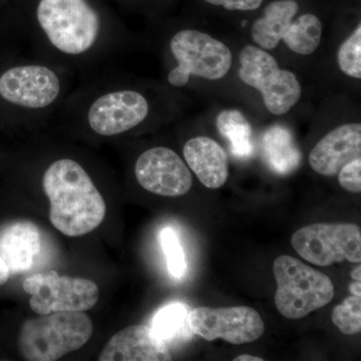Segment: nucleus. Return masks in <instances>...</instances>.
<instances>
[{
	"label": "nucleus",
	"instance_id": "obj_27",
	"mask_svg": "<svg viewBox=\"0 0 361 361\" xmlns=\"http://www.w3.org/2000/svg\"><path fill=\"white\" fill-rule=\"evenodd\" d=\"M9 277H11V272H9L8 268L6 267V263L4 262L1 256H0V286L6 283Z\"/></svg>",
	"mask_w": 361,
	"mask_h": 361
},
{
	"label": "nucleus",
	"instance_id": "obj_28",
	"mask_svg": "<svg viewBox=\"0 0 361 361\" xmlns=\"http://www.w3.org/2000/svg\"><path fill=\"white\" fill-rule=\"evenodd\" d=\"M234 361H263V358L257 357V356L249 355H243L237 356L235 357Z\"/></svg>",
	"mask_w": 361,
	"mask_h": 361
},
{
	"label": "nucleus",
	"instance_id": "obj_19",
	"mask_svg": "<svg viewBox=\"0 0 361 361\" xmlns=\"http://www.w3.org/2000/svg\"><path fill=\"white\" fill-rule=\"evenodd\" d=\"M216 126L220 135L229 142L233 155L240 159L249 158L253 155V130L241 111H221L216 120Z\"/></svg>",
	"mask_w": 361,
	"mask_h": 361
},
{
	"label": "nucleus",
	"instance_id": "obj_20",
	"mask_svg": "<svg viewBox=\"0 0 361 361\" xmlns=\"http://www.w3.org/2000/svg\"><path fill=\"white\" fill-rule=\"evenodd\" d=\"M322 37V21L314 14L305 13L292 21L282 40L295 54L310 56L319 47Z\"/></svg>",
	"mask_w": 361,
	"mask_h": 361
},
{
	"label": "nucleus",
	"instance_id": "obj_30",
	"mask_svg": "<svg viewBox=\"0 0 361 361\" xmlns=\"http://www.w3.org/2000/svg\"><path fill=\"white\" fill-rule=\"evenodd\" d=\"M360 272H361V267L360 266H358V268H355V270L351 272V276H353V279L355 280V281H360Z\"/></svg>",
	"mask_w": 361,
	"mask_h": 361
},
{
	"label": "nucleus",
	"instance_id": "obj_15",
	"mask_svg": "<svg viewBox=\"0 0 361 361\" xmlns=\"http://www.w3.org/2000/svg\"><path fill=\"white\" fill-rule=\"evenodd\" d=\"M40 245L39 229L32 222H14L0 230V256L11 275L30 270Z\"/></svg>",
	"mask_w": 361,
	"mask_h": 361
},
{
	"label": "nucleus",
	"instance_id": "obj_6",
	"mask_svg": "<svg viewBox=\"0 0 361 361\" xmlns=\"http://www.w3.org/2000/svg\"><path fill=\"white\" fill-rule=\"evenodd\" d=\"M239 77L262 94L266 109L272 115L288 113L301 97L296 75L281 70L276 59L261 47L247 45L240 54Z\"/></svg>",
	"mask_w": 361,
	"mask_h": 361
},
{
	"label": "nucleus",
	"instance_id": "obj_11",
	"mask_svg": "<svg viewBox=\"0 0 361 361\" xmlns=\"http://www.w3.org/2000/svg\"><path fill=\"white\" fill-rule=\"evenodd\" d=\"M59 90L58 75L42 66H16L0 77V96L25 108L51 106L58 99Z\"/></svg>",
	"mask_w": 361,
	"mask_h": 361
},
{
	"label": "nucleus",
	"instance_id": "obj_23",
	"mask_svg": "<svg viewBox=\"0 0 361 361\" xmlns=\"http://www.w3.org/2000/svg\"><path fill=\"white\" fill-rule=\"evenodd\" d=\"M161 244L167 258L169 272L173 277L180 279L186 272L187 263L177 232L173 228H165L161 232Z\"/></svg>",
	"mask_w": 361,
	"mask_h": 361
},
{
	"label": "nucleus",
	"instance_id": "obj_26",
	"mask_svg": "<svg viewBox=\"0 0 361 361\" xmlns=\"http://www.w3.org/2000/svg\"><path fill=\"white\" fill-rule=\"evenodd\" d=\"M213 6H223L228 11H255L262 4L263 0H205Z\"/></svg>",
	"mask_w": 361,
	"mask_h": 361
},
{
	"label": "nucleus",
	"instance_id": "obj_17",
	"mask_svg": "<svg viewBox=\"0 0 361 361\" xmlns=\"http://www.w3.org/2000/svg\"><path fill=\"white\" fill-rule=\"evenodd\" d=\"M299 11L295 0H276L266 7L264 16L254 23L252 39L262 49L271 51L279 44Z\"/></svg>",
	"mask_w": 361,
	"mask_h": 361
},
{
	"label": "nucleus",
	"instance_id": "obj_24",
	"mask_svg": "<svg viewBox=\"0 0 361 361\" xmlns=\"http://www.w3.org/2000/svg\"><path fill=\"white\" fill-rule=\"evenodd\" d=\"M339 68L348 77L361 78V25L339 49L337 54Z\"/></svg>",
	"mask_w": 361,
	"mask_h": 361
},
{
	"label": "nucleus",
	"instance_id": "obj_21",
	"mask_svg": "<svg viewBox=\"0 0 361 361\" xmlns=\"http://www.w3.org/2000/svg\"><path fill=\"white\" fill-rule=\"evenodd\" d=\"M188 306L175 302L161 308L154 316L151 329L161 341L170 342L184 336L188 326Z\"/></svg>",
	"mask_w": 361,
	"mask_h": 361
},
{
	"label": "nucleus",
	"instance_id": "obj_4",
	"mask_svg": "<svg viewBox=\"0 0 361 361\" xmlns=\"http://www.w3.org/2000/svg\"><path fill=\"white\" fill-rule=\"evenodd\" d=\"M37 20L56 49L71 56L94 44L101 21L87 0H40Z\"/></svg>",
	"mask_w": 361,
	"mask_h": 361
},
{
	"label": "nucleus",
	"instance_id": "obj_12",
	"mask_svg": "<svg viewBox=\"0 0 361 361\" xmlns=\"http://www.w3.org/2000/svg\"><path fill=\"white\" fill-rule=\"evenodd\" d=\"M148 114V102L140 92L118 90L94 102L89 111V123L97 134L111 137L134 129Z\"/></svg>",
	"mask_w": 361,
	"mask_h": 361
},
{
	"label": "nucleus",
	"instance_id": "obj_25",
	"mask_svg": "<svg viewBox=\"0 0 361 361\" xmlns=\"http://www.w3.org/2000/svg\"><path fill=\"white\" fill-rule=\"evenodd\" d=\"M338 180L341 186L350 193L361 192V158L346 164L339 171Z\"/></svg>",
	"mask_w": 361,
	"mask_h": 361
},
{
	"label": "nucleus",
	"instance_id": "obj_1",
	"mask_svg": "<svg viewBox=\"0 0 361 361\" xmlns=\"http://www.w3.org/2000/svg\"><path fill=\"white\" fill-rule=\"evenodd\" d=\"M42 184L49 201V220L66 236L89 234L103 223L106 202L77 161H54L45 171Z\"/></svg>",
	"mask_w": 361,
	"mask_h": 361
},
{
	"label": "nucleus",
	"instance_id": "obj_16",
	"mask_svg": "<svg viewBox=\"0 0 361 361\" xmlns=\"http://www.w3.org/2000/svg\"><path fill=\"white\" fill-rule=\"evenodd\" d=\"M185 160L204 186L219 189L229 176L228 157L217 142L207 137L189 140L184 147Z\"/></svg>",
	"mask_w": 361,
	"mask_h": 361
},
{
	"label": "nucleus",
	"instance_id": "obj_9",
	"mask_svg": "<svg viewBox=\"0 0 361 361\" xmlns=\"http://www.w3.org/2000/svg\"><path fill=\"white\" fill-rule=\"evenodd\" d=\"M188 326L207 341L221 338L236 345L258 341L265 331L262 317L249 306L197 307L188 313Z\"/></svg>",
	"mask_w": 361,
	"mask_h": 361
},
{
	"label": "nucleus",
	"instance_id": "obj_5",
	"mask_svg": "<svg viewBox=\"0 0 361 361\" xmlns=\"http://www.w3.org/2000/svg\"><path fill=\"white\" fill-rule=\"evenodd\" d=\"M170 47L178 61V66L168 75L169 82L173 87H184L192 75L221 80L231 68L229 47L199 30H180L173 37Z\"/></svg>",
	"mask_w": 361,
	"mask_h": 361
},
{
	"label": "nucleus",
	"instance_id": "obj_10",
	"mask_svg": "<svg viewBox=\"0 0 361 361\" xmlns=\"http://www.w3.org/2000/svg\"><path fill=\"white\" fill-rule=\"evenodd\" d=\"M135 178L145 190L163 197L186 195L193 178L186 164L173 149L156 147L137 158Z\"/></svg>",
	"mask_w": 361,
	"mask_h": 361
},
{
	"label": "nucleus",
	"instance_id": "obj_14",
	"mask_svg": "<svg viewBox=\"0 0 361 361\" xmlns=\"http://www.w3.org/2000/svg\"><path fill=\"white\" fill-rule=\"evenodd\" d=\"M99 361L172 360L165 342L155 336L148 325H132L111 337L104 346Z\"/></svg>",
	"mask_w": 361,
	"mask_h": 361
},
{
	"label": "nucleus",
	"instance_id": "obj_2",
	"mask_svg": "<svg viewBox=\"0 0 361 361\" xmlns=\"http://www.w3.org/2000/svg\"><path fill=\"white\" fill-rule=\"evenodd\" d=\"M84 311H61L26 320L18 334V348L26 360L54 361L82 348L92 334Z\"/></svg>",
	"mask_w": 361,
	"mask_h": 361
},
{
	"label": "nucleus",
	"instance_id": "obj_22",
	"mask_svg": "<svg viewBox=\"0 0 361 361\" xmlns=\"http://www.w3.org/2000/svg\"><path fill=\"white\" fill-rule=\"evenodd\" d=\"M332 322L346 336H353L361 331V298L349 296L332 311Z\"/></svg>",
	"mask_w": 361,
	"mask_h": 361
},
{
	"label": "nucleus",
	"instance_id": "obj_3",
	"mask_svg": "<svg viewBox=\"0 0 361 361\" xmlns=\"http://www.w3.org/2000/svg\"><path fill=\"white\" fill-rule=\"evenodd\" d=\"M273 272L277 284L275 306L287 319H301L334 300L332 280L298 259L279 256Z\"/></svg>",
	"mask_w": 361,
	"mask_h": 361
},
{
	"label": "nucleus",
	"instance_id": "obj_7",
	"mask_svg": "<svg viewBox=\"0 0 361 361\" xmlns=\"http://www.w3.org/2000/svg\"><path fill=\"white\" fill-rule=\"evenodd\" d=\"M291 245L301 258L320 267L361 262V230L351 223L305 226L292 235Z\"/></svg>",
	"mask_w": 361,
	"mask_h": 361
},
{
	"label": "nucleus",
	"instance_id": "obj_13",
	"mask_svg": "<svg viewBox=\"0 0 361 361\" xmlns=\"http://www.w3.org/2000/svg\"><path fill=\"white\" fill-rule=\"evenodd\" d=\"M361 158V125L339 126L316 144L310 155V164L317 174L334 177L343 166Z\"/></svg>",
	"mask_w": 361,
	"mask_h": 361
},
{
	"label": "nucleus",
	"instance_id": "obj_29",
	"mask_svg": "<svg viewBox=\"0 0 361 361\" xmlns=\"http://www.w3.org/2000/svg\"><path fill=\"white\" fill-rule=\"evenodd\" d=\"M360 281H355L349 285V290H350L353 295L360 296Z\"/></svg>",
	"mask_w": 361,
	"mask_h": 361
},
{
	"label": "nucleus",
	"instance_id": "obj_8",
	"mask_svg": "<svg viewBox=\"0 0 361 361\" xmlns=\"http://www.w3.org/2000/svg\"><path fill=\"white\" fill-rule=\"evenodd\" d=\"M23 289L30 294V305L37 314L61 311H87L99 300V287L85 278L61 276L56 271L26 278Z\"/></svg>",
	"mask_w": 361,
	"mask_h": 361
},
{
	"label": "nucleus",
	"instance_id": "obj_18",
	"mask_svg": "<svg viewBox=\"0 0 361 361\" xmlns=\"http://www.w3.org/2000/svg\"><path fill=\"white\" fill-rule=\"evenodd\" d=\"M262 149L266 163L276 174H291L302 161V153L293 135L281 125L272 126L266 130L262 137Z\"/></svg>",
	"mask_w": 361,
	"mask_h": 361
}]
</instances>
